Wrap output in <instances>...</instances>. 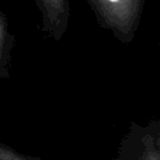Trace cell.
<instances>
[{
  "label": "cell",
  "instance_id": "obj_3",
  "mask_svg": "<svg viewBox=\"0 0 160 160\" xmlns=\"http://www.w3.org/2000/svg\"><path fill=\"white\" fill-rule=\"evenodd\" d=\"M141 160H160V153L156 149L155 141L149 136L143 139V146H142Z\"/></svg>",
  "mask_w": 160,
  "mask_h": 160
},
{
  "label": "cell",
  "instance_id": "obj_2",
  "mask_svg": "<svg viewBox=\"0 0 160 160\" xmlns=\"http://www.w3.org/2000/svg\"><path fill=\"white\" fill-rule=\"evenodd\" d=\"M47 34L53 39H61L69 22V0H35Z\"/></svg>",
  "mask_w": 160,
  "mask_h": 160
},
{
  "label": "cell",
  "instance_id": "obj_1",
  "mask_svg": "<svg viewBox=\"0 0 160 160\" xmlns=\"http://www.w3.org/2000/svg\"><path fill=\"white\" fill-rule=\"evenodd\" d=\"M104 27L129 41L138 28L145 0H87Z\"/></svg>",
  "mask_w": 160,
  "mask_h": 160
},
{
  "label": "cell",
  "instance_id": "obj_4",
  "mask_svg": "<svg viewBox=\"0 0 160 160\" xmlns=\"http://www.w3.org/2000/svg\"><path fill=\"white\" fill-rule=\"evenodd\" d=\"M0 160H38V159L21 155V153L16 152L13 148H8L6 145L0 143Z\"/></svg>",
  "mask_w": 160,
  "mask_h": 160
},
{
  "label": "cell",
  "instance_id": "obj_5",
  "mask_svg": "<svg viewBox=\"0 0 160 160\" xmlns=\"http://www.w3.org/2000/svg\"><path fill=\"white\" fill-rule=\"evenodd\" d=\"M8 42V31H7V21L3 13H0V56L4 52V48Z\"/></svg>",
  "mask_w": 160,
  "mask_h": 160
}]
</instances>
